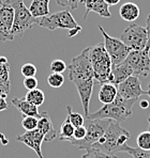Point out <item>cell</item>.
I'll list each match as a JSON object with an SVG mask.
<instances>
[{
	"mask_svg": "<svg viewBox=\"0 0 150 158\" xmlns=\"http://www.w3.org/2000/svg\"><path fill=\"white\" fill-rule=\"evenodd\" d=\"M93 83H95V79H91V80L84 81V82L75 85L79 94V98H81L82 105H83L85 115H87L89 113V103H90L91 94H92Z\"/></svg>",
	"mask_w": 150,
	"mask_h": 158,
	"instance_id": "obj_15",
	"label": "cell"
},
{
	"mask_svg": "<svg viewBox=\"0 0 150 158\" xmlns=\"http://www.w3.org/2000/svg\"><path fill=\"white\" fill-rule=\"evenodd\" d=\"M112 75H113V82L114 85H118L120 82H122L123 80H126L128 77L133 76L132 69L130 67L126 61H123L122 63L117 64V65H113L112 67Z\"/></svg>",
	"mask_w": 150,
	"mask_h": 158,
	"instance_id": "obj_16",
	"label": "cell"
},
{
	"mask_svg": "<svg viewBox=\"0 0 150 158\" xmlns=\"http://www.w3.org/2000/svg\"><path fill=\"white\" fill-rule=\"evenodd\" d=\"M147 94H148V96L150 97V83L148 85V91H147Z\"/></svg>",
	"mask_w": 150,
	"mask_h": 158,
	"instance_id": "obj_43",
	"label": "cell"
},
{
	"mask_svg": "<svg viewBox=\"0 0 150 158\" xmlns=\"http://www.w3.org/2000/svg\"><path fill=\"white\" fill-rule=\"evenodd\" d=\"M81 2L86 6V13L84 15L85 19L90 12H95L99 14L101 17L105 18H109L112 16L111 12H109V6L104 0H81Z\"/></svg>",
	"mask_w": 150,
	"mask_h": 158,
	"instance_id": "obj_14",
	"label": "cell"
},
{
	"mask_svg": "<svg viewBox=\"0 0 150 158\" xmlns=\"http://www.w3.org/2000/svg\"><path fill=\"white\" fill-rule=\"evenodd\" d=\"M2 3H3V1H2V0H0V6H2Z\"/></svg>",
	"mask_w": 150,
	"mask_h": 158,
	"instance_id": "obj_46",
	"label": "cell"
},
{
	"mask_svg": "<svg viewBox=\"0 0 150 158\" xmlns=\"http://www.w3.org/2000/svg\"><path fill=\"white\" fill-rule=\"evenodd\" d=\"M125 61L130 65L133 76H147L150 74V57L146 50H132Z\"/></svg>",
	"mask_w": 150,
	"mask_h": 158,
	"instance_id": "obj_10",
	"label": "cell"
},
{
	"mask_svg": "<svg viewBox=\"0 0 150 158\" xmlns=\"http://www.w3.org/2000/svg\"><path fill=\"white\" fill-rule=\"evenodd\" d=\"M38 121H39V118H37V117H24L22 120L23 128H24L26 131L37 129Z\"/></svg>",
	"mask_w": 150,
	"mask_h": 158,
	"instance_id": "obj_30",
	"label": "cell"
},
{
	"mask_svg": "<svg viewBox=\"0 0 150 158\" xmlns=\"http://www.w3.org/2000/svg\"><path fill=\"white\" fill-rule=\"evenodd\" d=\"M3 138H4V135L3 134H0V141H1Z\"/></svg>",
	"mask_w": 150,
	"mask_h": 158,
	"instance_id": "obj_45",
	"label": "cell"
},
{
	"mask_svg": "<svg viewBox=\"0 0 150 158\" xmlns=\"http://www.w3.org/2000/svg\"><path fill=\"white\" fill-rule=\"evenodd\" d=\"M82 158H118V157L116 155H109L100 150H97L95 148H91L86 151V153L82 156Z\"/></svg>",
	"mask_w": 150,
	"mask_h": 158,
	"instance_id": "obj_28",
	"label": "cell"
},
{
	"mask_svg": "<svg viewBox=\"0 0 150 158\" xmlns=\"http://www.w3.org/2000/svg\"><path fill=\"white\" fill-rule=\"evenodd\" d=\"M91 65L93 69V78L101 85L113 82V63L109 55L104 48V44L99 43L90 47L89 50Z\"/></svg>",
	"mask_w": 150,
	"mask_h": 158,
	"instance_id": "obj_3",
	"label": "cell"
},
{
	"mask_svg": "<svg viewBox=\"0 0 150 158\" xmlns=\"http://www.w3.org/2000/svg\"><path fill=\"white\" fill-rule=\"evenodd\" d=\"M38 25L43 28L51 30V31H55L56 29H79L82 28L72 14L70 13L69 10H63L55 14H50L47 16L39 18V23Z\"/></svg>",
	"mask_w": 150,
	"mask_h": 158,
	"instance_id": "obj_7",
	"label": "cell"
},
{
	"mask_svg": "<svg viewBox=\"0 0 150 158\" xmlns=\"http://www.w3.org/2000/svg\"><path fill=\"white\" fill-rule=\"evenodd\" d=\"M108 6H116L120 2V0H104Z\"/></svg>",
	"mask_w": 150,
	"mask_h": 158,
	"instance_id": "obj_40",
	"label": "cell"
},
{
	"mask_svg": "<svg viewBox=\"0 0 150 158\" xmlns=\"http://www.w3.org/2000/svg\"><path fill=\"white\" fill-rule=\"evenodd\" d=\"M89 50H90V47L85 48L78 56L73 58L71 64L67 66L69 71V79L75 85L84 81L95 79L92 65H91L90 58H89Z\"/></svg>",
	"mask_w": 150,
	"mask_h": 158,
	"instance_id": "obj_5",
	"label": "cell"
},
{
	"mask_svg": "<svg viewBox=\"0 0 150 158\" xmlns=\"http://www.w3.org/2000/svg\"><path fill=\"white\" fill-rule=\"evenodd\" d=\"M11 103H12L14 107H16L18 109V111L22 113L23 117H40L38 107L30 104L25 98H17V97H15V98H13L11 101Z\"/></svg>",
	"mask_w": 150,
	"mask_h": 158,
	"instance_id": "obj_17",
	"label": "cell"
},
{
	"mask_svg": "<svg viewBox=\"0 0 150 158\" xmlns=\"http://www.w3.org/2000/svg\"><path fill=\"white\" fill-rule=\"evenodd\" d=\"M4 2L14 11V22L11 29V34L13 36L23 35L27 30L38 25L39 18H34L31 15L29 9L25 6L24 0H6Z\"/></svg>",
	"mask_w": 150,
	"mask_h": 158,
	"instance_id": "obj_4",
	"label": "cell"
},
{
	"mask_svg": "<svg viewBox=\"0 0 150 158\" xmlns=\"http://www.w3.org/2000/svg\"><path fill=\"white\" fill-rule=\"evenodd\" d=\"M67 110H68V115L71 124L73 125L74 127H78V126H83L84 123H85V118L81 114V113L77 112H73L72 111V107L70 105L67 106Z\"/></svg>",
	"mask_w": 150,
	"mask_h": 158,
	"instance_id": "obj_26",
	"label": "cell"
},
{
	"mask_svg": "<svg viewBox=\"0 0 150 158\" xmlns=\"http://www.w3.org/2000/svg\"><path fill=\"white\" fill-rule=\"evenodd\" d=\"M120 41L131 50H144L147 44L146 28L137 24H131L122 32Z\"/></svg>",
	"mask_w": 150,
	"mask_h": 158,
	"instance_id": "obj_9",
	"label": "cell"
},
{
	"mask_svg": "<svg viewBox=\"0 0 150 158\" xmlns=\"http://www.w3.org/2000/svg\"><path fill=\"white\" fill-rule=\"evenodd\" d=\"M37 128L43 134L44 141H46V142H51V141L55 140L56 137H57V132L55 131V127H54L53 122H51V118L46 111L40 112Z\"/></svg>",
	"mask_w": 150,
	"mask_h": 158,
	"instance_id": "obj_13",
	"label": "cell"
},
{
	"mask_svg": "<svg viewBox=\"0 0 150 158\" xmlns=\"http://www.w3.org/2000/svg\"><path fill=\"white\" fill-rule=\"evenodd\" d=\"M24 87L28 91L38 88V80L36 77H26L24 79Z\"/></svg>",
	"mask_w": 150,
	"mask_h": 158,
	"instance_id": "obj_35",
	"label": "cell"
},
{
	"mask_svg": "<svg viewBox=\"0 0 150 158\" xmlns=\"http://www.w3.org/2000/svg\"><path fill=\"white\" fill-rule=\"evenodd\" d=\"M146 32H147V44H146V47H145V50L146 52H149L150 49V13L147 16V19H146Z\"/></svg>",
	"mask_w": 150,
	"mask_h": 158,
	"instance_id": "obj_37",
	"label": "cell"
},
{
	"mask_svg": "<svg viewBox=\"0 0 150 158\" xmlns=\"http://www.w3.org/2000/svg\"><path fill=\"white\" fill-rule=\"evenodd\" d=\"M139 106H140V108H143V109H147V108H148V107H149V103H148V101H145V99H143V101H140Z\"/></svg>",
	"mask_w": 150,
	"mask_h": 158,
	"instance_id": "obj_39",
	"label": "cell"
},
{
	"mask_svg": "<svg viewBox=\"0 0 150 158\" xmlns=\"http://www.w3.org/2000/svg\"><path fill=\"white\" fill-rule=\"evenodd\" d=\"M111 120L108 118H104V120H85V127H86V136L82 140H74L73 138H70L69 142L72 145L77 146L78 148L82 150H89L93 146V144L99 141V139L104 135L105 131L107 129L109 125Z\"/></svg>",
	"mask_w": 150,
	"mask_h": 158,
	"instance_id": "obj_6",
	"label": "cell"
},
{
	"mask_svg": "<svg viewBox=\"0 0 150 158\" xmlns=\"http://www.w3.org/2000/svg\"><path fill=\"white\" fill-rule=\"evenodd\" d=\"M146 94L137 76H130L117 85V95L122 99H138L139 96Z\"/></svg>",
	"mask_w": 150,
	"mask_h": 158,
	"instance_id": "obj_11",
	"label": "cell"
},
{
	"mask_svg": "<svg viewBox=\"0 0 150 158\" xmlns=\"http://www.w3.org/2000/svg\"><path fill=\"white\" fill-rule=\"evenodd\" d=\"M117 97V85L112 82L103 83L98 94V98L103 105L111 104Z\"/></svg>",
	"mask_w": 150,
	"mask_h": 158,
	"instance_id": "obj_18",
	"label": "cell"
},
{
	"mask_svg": "<svg viewBox=\"0 0 150 158\" xmlns=\"http://www.w3.org/2000/svg\"><path fill=\"white\" fill-rule=\"evenodd\" d=\"M148 128H149L148 131H150V117L148 118Z\"/></svg>",
	"mask_w": 150,
	"mask_h": 158,
	"instance_id": "obj_44",
	"label": "cell"
},
{
	"mask_svg": "<svg viewBox=\"0 0 150 158\" xmlns=\"http://www.w3.org/2000/svg\"><path fill=\"white\" fill-rule=\"evenodd\" d=\"M51 0H32L29 6V12L34 18H41L50 15Z\"/></svg>",
	"mask_w": 150,
	"mask_h": 158,
	"instance_id": "obj_19",
	"label": "cell"
},
{
	"mask_svg": "<svg viewBox=\"0 0 150 158\" xmlns=\"http://www.w3.org/2000/svg\"><path fill=\"white\" fill-rule=\"evenodd\" d=\"M56 2L61 6H69L72 10H76L81 0H56Z\"/></svg>",
	"mask_w": 150,
	"mask_h": 158,
	"instance_id": "obj_33",
	"label": "cell"
},
{
	"mask_svg": "<svg viewBox=\"0 0 150 158\" xmlns=\"http://www.w3.org/2000/svg\"><path fill=\"white\" fill-rule=\"evenodd\" d=\"M10 64L9 62L0 64V85L10 88Z\"/></svg>",
	"mask_w": 150,
	"mask_h": 158,
	"instance_id": "obj_25",
	"label": "cell"
},
{
	"mask_svg": "<svg viewBox=\"0 0 150 158\" xmlns=\"http://www.w3.org/2000/svg\"><path fill=\"white\" fill-rule=\"evenodd\" d=\"M1 143H2L3 145H7V144L9 143V140H8V139H6V138H3V139L1 140Z\"/></svg>",
	"mask_w": 150,
	"mask_h": 158,
	"instance_id": "obj_42",
	"label": "cell"
},
{
	"mask_svg": "<svg viewBox=\"0 0 150 158\" xmlns=\"http://www.w3.org/2000/svg\"><path fill=\"white\" fill-rule=\"evenodd\" d=\"M8 103H7L6 98H3V97H1L0 98V111H3V110H7L8 109Z\"/></svg>",
	"mask_w": 150,
	"mask_h": 158,
	"instance_id": "obj_38",
	"label": "cell"
},
{
	"mask_svg": "<svg viewBox=\"0 0 150 158\" xmlns=\"http://www.w3.org/2000/svg\"><path fill=\"white\" fill-rule=\"evenodd\" d=\"M25 99L27 102H29L30 104L34 105L36 107L39 108L40 106L43 105L44 101H45V94L42 90L40 89H33V90H30L26 93V96Z\"/></svg>",
	"mask_w": 150,
	"mask_h": 158,
	"instance_id": "obj_22",
	"label": "cell"
},
{
	"mask_svg": "<svg viewBox=\"0 0 150 158\" xmlns=\"http://www.w3.org/2000/svg\"><path fill=\"white\" fill-rule=\"evenodd\" d=\"M67 69V64L63 60L60 59H56L54 60L51 63V73H58V74H62L63 72Z\"/></svg>",
	"mask_w": 150,
	"mask_h": 158,
	"instance_id": "obj_32",
	"label": "cell"
},
{
	"mask_svg": "<svg viewBox=\"0 0 150 158\" xmlns=\"http://www.w3.org/2000/svg\"><path fill=\"white\" fill-rule=\"evenodd\" d=\"M119 14H120L122 19L132 23L139 17L140 10L137 4L133 3V2H126V3L122 4V6H120V9H119Z\"/></svg>",
	"mask_w": 150,
	"mask_h": 158,
	"instance_id": "obj_20",
	"label": "cell"
},
{
	"mask_svg": "<svg viewBox=\"0 0 150 158\" xmlns=\"http://www.w3.org/2000/svg\"><path fill=\"white\" fill-rule=\"evenodd\" d=\"M137 99H122L117 95L116 99L113 103L104 105L100 110L93 113H88L86 118L88 120H114L118 123L125 122L133 114V106Z\"/></svg>",
	"mask_w": 150,
	"mask_h": 158,
	"instance_id": "obj_2",
	"label": "cell"
},
{
	"mask_svg": "<svg viewBox=\"0 0 150 158\" xmlns=\"http://www.w3.org/2000/svg\"><path fill=\"white\" fill-rule=\"evenodd\" d=\"M149 50H150V49H149Z\"/></svg>",
	"mask_w": 150,
	"mask_h": 158,
	"instance_id": "obj_48",
	"label": "cell"
},
{
	"mask_svg": "<svg viewBox=\"0 0 150 158\" xmlns=\"http://www.w3.org/2000/svg\"><path fill=\"white\" fill-rule=\"evenodd\" d=\"M121 152L132 155L133 158H150V151H144L139 148H131L128 144H125L122 146Z\"/></svg>",
	"mask_w": 150,
	"mask_h": 158,
	"instance_id": "obj_24",
	"label": "cell"
},
{
	"mask_svg": "<svg viewBox=\"0 0 150 158\" xmlns=\"http://www.w3.org/2000/svg\"><path fill=\"white\" fill-rule=\"evenodd\" d=\"M37 67L36 65H33L32 63H26L22 66L20 69V73L24 77H36L37 75Z\"/></svg>",
	"mask_w": 150,
	"mask_h": 158,
	"instance_id": "obj_31",
	"label": "cell"
},
{
	"mask_svg": "<svg viewBox=\"0 0 150 158\" xmlns=\"http://www.w3.org/2000/svg\"><path fill=\"white\" fill-rule=\"evenodd\" d=\"M1 97H3V96H2V95H0V98H1ZM3 98H6V97H3Z\"/></svg>",
	"mask_w": 150,
	"mask_h": 158,
	"instance_id": "obj_47",
	"label": "cell"
},
{
	"mask_svg": "<svg viewBox=\"0 0 150 158\" xmlns=\"http://www.w3.org/2000/svg\"><path fill=\"white\" fill-rule=\"evenodd\" d=\"M14 36L11 34V32L7 31L4 28L1 27L0 25V41L1 42H7V41H13Z\"/></svg>",
	"mask_w": 150,
	"mask_h": 158,
	"instance_id": "obj_36",
	"label": "cell"
},
{
	"mask_svg": "<svg viewBox=\"0 0 150 158\" xmlns=\"http://www.w3.org/2000/svg\"><path fill=\"white\" fill-rule=\"evenodd\" d=\"M131 135L126 128L120 126V123L111 120L107 129L104 135L99 139L92 148L100 150L109 155H115L116 153L121 152L122 146L126 144V141L130 139Z\"/></svg>",
	"mask_w": 150,
	"mask_h": 158,
	"instance_id": "obj_1",
	"label": "cell"
},
{
	"mask_svg": "<svg viewBox=\"0 0 150 158\" xmlns=\"http://www.w3.org/2000/svg\"><path fill=\"white\" fill-rule=\"evenodd\" d=\"M14 22V11L9 4L6 2L2 3L0 6V25L2 28L7 30V31L11 32Z\"/></svg>",
	"mask_w": 150,
	"mask_h": 158,
	"instance_id": "obj_21",
	"label": "cell"
},
{
	"mask_svg": "<svg viewBox=\"0 0 150 158\" xmlns=\"http://www.w3.org/2000/svg\"><path fill=\"white\" fill-rule=\"evenodd\" d=\"M47 83L51 88H60L64 83V77L62 74L51 73L47 77Z\"/></svg>",
	"mask_w": 150,
	"mask_h": 158,
	"instance_id": "obj_29",
	"label": "cell"
},
{
	"mask_svg": "<svg viewBox=\"0 0 150 158\" xmlns=\"http://www.w3.org/2000/svg\"><path fill=\"white\" fill-rule=\"evenodd\" d=\"M75 127L71 124L69 118H65L64 122L61 124L59 129V135H58V138L61 141H68L70 138L73 137V132H74Z\"/></svg>",
	"mask_w": 150,
	"mask_h": 158,
	"instance_id": "obj_23",
	"label": "cell"
},
{
	"mask_svg": "<svg viewBox=\"0 0 150 158\" xmlns=\"http://www.w3.org/2000/svg\"><path fill=\"white\" fill-rule=\"evenodd\" d=\"M16 140L20 141V142H23L28 148L33 150L36 152V154L39 156V158H43L41 145L42 142L44 141V136L38 128L33 129V131H26L23 135H20V136L16 137Z\"/></svg>",
	"mask_w": 150,
	"mask_h": 158,
	"instance_id": "obj_12",
	"label": "cell"
},
{
	"mask_svg": "<svg viewBox=\"0 0 150 158\" xmlns=\"http://www.w3.org/2000/svg\"><path fill=\"white\" fill-rule=\"evenodd\" d=\"M137 145L144 151H150V131H143L137 136Z\"/></svg>",
	"mask_w": 150,
	"mask_h": 158,
	"instance_id": "obj_27",
	"label": "cell"
},
{
	"mask_svg": "<svg viewBox=\"0 0 150 158\" xmlns=\"http://www.w3.org/2000/svg\"><path fill=\"white\" fill-rule=\"evenodd\" d=\"M98 28H99L101 33L104 36V43H103L104 44V48L107 52V53L109 55V57H111L113 65H117V64L122 63L126 60V58L128 57V55L132 50L126 45H125L120 41V39H115L109 36L106 33V31L104 30V28L101 26V25H99Z\"/></svg>",
	"mask_w": 150,
	"mask_h": 158,
	"instance_id": "obj_8",
	"label": "cell"
},
{
	"mask_svg": "<svg viewBox=\"0 0 150 158\" xmlns=\"http://www.w3.org/2000/svg\"><path fill=\"white\" fill-rule=\"evenodd\" d=\"M8 62V59L6 57H0V64H3Z\"/></svg>",
	"mask_w": 150,
	"mask_h": 158,
	"instance_id": "obj_41",
	"label": "cell"
},
{
	"mask_svg": "<svg viewBox=\"0 0 150 158\" xmlns=\"http://www.w3.org/2000/svg\"><path fill=\"white\" fill-rule=\"evenodd\" d=\"M85 136H86V127H85V125H83V126L75 127L72 138H73L74 140H82V139L85 138Z\"/></svg>",
	"mask_w": 150,
	"mask_h": 158,
	"instance_id": "obj_34",
	"label": "cell"
}]
</instances>
